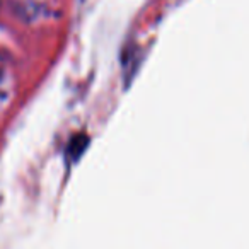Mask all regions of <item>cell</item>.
<instances>
[{
  "instance_id": "6da1fadb",
  "label": "cell",
  "mask_w": 249,
  "mask_h": 249,
  "mask_svg": "<svg viewBox=\"0 0 249 249\" xmlns=\"http://www.w3.org/2000/svg\"><path fill=\"white\" fill-rule=\"evenodd\" d=\"M9 82V70L5 67L4 60H0V89H5Z\"/></svg>"
}]
</instances>
